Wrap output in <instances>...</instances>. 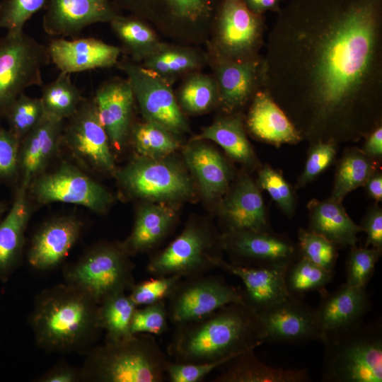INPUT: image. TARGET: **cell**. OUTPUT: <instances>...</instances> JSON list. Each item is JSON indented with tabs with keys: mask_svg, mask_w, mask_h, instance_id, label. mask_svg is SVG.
<instances>
[{
	"mask_svg": "<svg viewBox=\"0 0 382 382\" xmlns=\"http://www.w3.org/2000/svg\"><path fill=\"white\" fill-rule=\"evenodd\" d=\"M248 349L233 357L221 366L214 382H309L311 377L306 368L271 366Z\"/></svg>",
	"mask_w": 382,
	"mask_h": 382,
	"instance_id": "30",
	"label": "cell"
},
{
	"mask_svg": "<svg viewBox=\"0 0 382 382\" xmlns=\"http://www.w3.org/2000/svg\"><path fill=\"white\" fill-rule=\"evenodd\" d=\"M257 315L265 342L301 344L321 340L315 308L301 298L289 295Z\"/></svg>",
	"mask_w": 382,
	"mask_h": 382,
	"instance_id": "18",
	"label": "cell"
},
{
	"mask_svg": "<svg viewBox=\"0 0 382 382\" xmlns=\"http://www.w3.org/2000/svg\"><path fill=\"white\" fill-rule=\"evenodd\" d=\"M368 195L376 202L382 200V173L378 168L364 185Z\"/></svg>",
	"mask_w": 382,
	"mask_h": 382,
	"instance_id": "56",
	"label": "cell"
},
{
	"mask_svg": "<svg viewBox=\"0 0 382 382\" xmlns=\"http://www.w3.org/2000/svg\"><path fill=\"white\" fill-rule=\"evenodd\" d=\"M28 187L21 183L12 205L0 221V281L6 282L19 265L30 216Z\"/></svg>",
	"mask_w": 382,
	"mask_h": 382,
	"instance_id": "28",
	"label": "cell"
},
{
	"mask_svg": "<svg viewBox=\"0 0 382 382\" xmlns=\"http://www.w3.org/2000/svg\"><path fill=\"white\" fill-rule=\"evenodd\" d=\"M298 239L300 257L328 272H335L338 248L332 243L320 234L302 228L299 231Z\"/></svg>",
	"mask_w": 382,
	"mask_h": 382,
	"instance_id": "43",
	"label": "cell"
},
{
	"mask_svg": "<svg viewBox=\"0 0 382 382\" xmlns=\"http://www.w3.org/2000/svg\"><path fill=\"white\" fill-rule=\"evenodd\" d=\"M50 62L47 47L24 31L0 38V118L25 89L43 85L42 69Z\"/></svg>",
	"mask_w": 382,
	"mask_h": 382,
	"instance_id": "9",
	"label": "cell"
},
{
	"mask_svg": "<svg viewBox=\"0 0 382 382\" xmlns=\"http://www.w3.org/2000/svg\"><path fill=\"white\" fill-rule=\"evenodd\" d=\"M221 235L204 222L192 221L165 249L152 257L146 271L154 276L177 274L182 278L207 274L222 257Z\"/></svg>",
	"mask_w": 382,
	"mask_h": 382,
	"instance_id": "8",
	"label": "cell"
},
{
	"mask_svg": "<svg viewBox=\"0 0 382 382\" xmlns=\"http://www.w3.org/2000/svg\"><path fill=\"white\" fill-rule=\"evenodd\" d=\"M86 354L81 369L82 381L161 382L166 378L168 360L152 335L105 341Z\"/></svg>",
	"mask_w": 382,
	"mask_h": 382,
	"instance_id": "4",
	"label": "cell"
},
{
	"mask_svg": "<svg viewBox=\"0 0 382 382\" xmlns=\"http://www.w3.org/2000/svg\"><path fill=\"white\" fill-rule=\"evenodd\" d=\"M47 47L50 62L67 74L116 66L121 48L93 37H54Z\"/></svg>",
	"mask_w": 382,
	"mask_h": 382,
	"instance_id": "21",
	"label": "cell"
},
{
	"mask_svg": "<svg viewBox=\"0 0 382 382\" xmlns=\"http://www.w3.org/2000/svg\"><path fill=\"white\" fill-rule=\"evenodd\" d=\"M378 168V161L368 156L361 149H347L337 164L330 198L342 202L348 193L364 186Z\"/></svg>",
	"mask_w": 382,
	"mask_h": 382,
	"instance_id": "36",
	"label": "cell"
},
{
	"mask_svg": "<svg viewBox=\"0 0 382 382\" xmlns=\"http://www.w3.org/2000/svg\"><path fill=\"white\" fill-rule=\"evenodd\" d=\"M246 7L253 13L264 15L267 11L278 13L281 3L284 0H242Z\"/></svg>",
	"mask_w": 382,
	"mask_h": 382,
	"instance_id": "55",
	"label": "cell"
},
{
	"mask_svg": "<svg viewBox=\"0 0 382 382\" xmlns=\"http://www.w3.org/2000/svg\"><path fill=\"white\" fill-rule=\"evenodd\" d=\"M221 1L112 0L173 42L197 47L209 42Z\"/></svg>",
	"mask_w": 382,
	"mask_h": 382,
	"instance_id": "6",
	"label": "cell"
},
{
	"mask_svg": "<svg viewBox=\"0 0 382 382\" xmlns=\"http://www.w3.org/2000/svg\"><path fill=\"white\" fill-rule=\"evenodd\" d=\"M175 221V210L165 203L144 204L137 211L130 235L122 244L129 255L149 251L166 237Z\"/></svg>",
	"mask_w": 382,
	"mask_h": 382,
	"instance_id": "32",
	"label": "cell"
},
{
	"mask_svg": "<svg viewBox=\"0 0 382 382\" xmlns=\"http://www.w3.org/2000/svg\"><path fill=\"white\" fill-rule=\"evenodd\" d=\"M47 0H3L0 2V28L10 33L23 31L26 22L44 8Z\"/></svg>",
	"mask_w": 382,
	"mask_h": 382,
	"instance_id": "47",
	"label": "cell"
},
{
	"mask_svg": "<svg viewBox=\"0 0 382 382\" xmlns=\"http://www.w3.org/2000/svg\"><path fill=\"white\" fill-rule=\"evenodd\" d=\"M265 30L264 15L250 11L242 0H222L207 50L236 61L259 59Z\"/></svg>",
	"mask_w": 382,
	"mask_h": 382,
	"instance_id": "11",
	"label": "cell"
},
{
	"mask_svg": "<svg viewBox=\"0 0 382 382\" xmlns=\"http://www.w3.org/2000/svg\"><path fill=\"white\" fill-rule=\"evenodd\" d=\"M336 146L337 144L331 141L311 144L303 170L295 185L296 189L313 181L333 163Z\"/></svg>",
	"mask_w": 382,
	"mask_h": 382,
	"instance_id": "49",
	"label": "cell"
},
{
	"mask_svg": "<svg viewBox=\"0 0 382 382\" xmlns=\"http://www.w3.org/2000/svg\"><path fill=\"white\" fill-rule=\"evenodd\" d=\"M364 139L362 151L368 156L379 161L382 156V123L374 127Z\"/></svg>",
	"mask_w": 382,
	"mask_h": 382,
	"instance_id": "54",
	"label": "cell"
},
{
	"mask_svg": "<svg viewBox=\"0 0 382 382\" xmlns=\"http://www.w3.org/2000/svg\"><path fill=\"white\" fill-rule=\"evenodd\" d=\"M307 260L300 257L291 263L285 273V286L290 296L302 299L305 294L318 291L320 295L327 292L325 286L334 276Z\"/></svg>",
	"mask_w": 382,
	"mask_h": 382,
	"instance_id": "41",
	"label": "cell"
},
{
	"mask_svg": "<svg viewBox=\"0 0 382 382\" xmlns=\"http://www.w3.org/2000/svg\"><path fill=\"white\" fill-rule=\"evenodd\" d=\"M99 120L110 144L120 149L132 127L134 94L127 79L114 77L103 82L93 97Z\"/></svg>",
	"mask_w": 382,
	"mask_h": 382,
	"instance_id": "20",
	"label": "cell"
},
{
	"mask_svg": "<svg viewBox=\"0 0 382 382\" xmlns=\"http://www.w3.org/2000/svg\"><path fill=\"white\" fill-rule=\"evenodd\" d=\"M289 266L254 267L236 265L222 257L215 267L240 278L243 284L242 301L257 314L287 298L285 273Z\"/></svg>",
	"mask_w": 382,
	"mask_h": 382,
	"instance_id": "22",
	"label": "cell"
},
{
	"mask_svg": "<svg viewBox=\"0 0 382 382\" xmlns=\"http://www.w3.org/2000/svg\"><path fill=\"white\" fill-rule=\"evenodd\" d=\"M309 229L327 238L338 249L356 245L362 228L349 216L342 202L330 198L312 199L308 204Z\"/></svg>",
	"mask_w": 382,
	"mask_h": 382,
	"instance_id": "31",
	"label": "cell"
},
{
	"mask_svg": "<svg viewBox=\"0 0 382 382\" xmlns=\"http://www.w3.org/2000/svg\"><path fill=\"white\" fill-rule=\"evenodd\" d=\"M64 120L44 114L37 125L21 141L18 171L21 183L29 187L40 173L62 139Z\"/></svg>",
	"mask_w": 382,
	"mask_h": 382,
	"instance_id": "27",
	"label": "cell"
},
{
	"mask_svg": "<svg viewBox=\"0 0 382 382\" xmlns=\"http://www.w3.org/2000/svg\"><path fill=\"white\" fill-rule=\"evenodd\" d=\"M381 254L382 250L351 246L346 261L345 283L355 287L366 288Z\"/></svg>",
	"mask_w": 382,
	"mask_h": 382,
	"instance_id": "44",
	"label": "cell"
},
{
	"mask_svg": "<svg viewBox=\"0 0 382 382\" xmlns=\"http://www.w3.org/2000/svg\"><path fill=\"white\" fill-rule=\"evenodd\" d=\"M44 114L40 98L23 93L9 106L4 117L8 124V130L21 142L41 120Z\"/></svg>",
	"mask_w": 382,
	"mask_h": 382,
	"instance_id": "42",
	"label": "cell"
},
{
	"mask_svg": "<svg viewBox=\"0 0 382 382\" xmlns=\"http://www.w3.org/2000/svg\"><path fill=\"white\" fill-rule=\"evenodd\" d=\"M82 381L81 369L68 364H59L38 378L40 382H76Z\"/></svg>",
	"mask_w": 382,
	"mask_h": 382,
	"instance_id": "53",
	"label": "cell"
},
{
	"mask_svg": "<svg viewBox=\"0 0 382 382\" xmlns=\"http://www.w3.org/2000/svg\"><path fill=\"white\" fill-rule=\"evenodd\" d=\"M117 178L129 194L149 201L175 202L194 195V185L187 171L167 157L139 156L121 168Z\"/></svg>",
	"mask_w": 382,
	"mask_h": 382,
	"instance_id": "10",
	"label": "cell"
},
{
	"mask_svg": "<svg viewBox=\"0 0 382 382\" xmlns=\"http://www.w3.org/2000/svg\"><path fill=\"white\" fill-rule=\"evenodd\" d=\"M223 250L232 264L254 267L289 266L300 258L297 244L267 231H237L221 234Z\"/></svg>",
	"mask_w": 382,
	"mask_h": 382,
	"instance_id": "16",
	"label": "cell"
},
{
	"mask_svg": "<svg viewBox=\"0 0 382 382\" xmlns=\"http://www.w3.org/2000/svg\"><path fill=\"white\" fill-rule=\"evenodd\" d=\"M225 194L219 209L223 233L270 230L259 187L250 177L241 176Z\"/></svg>",
	"mask_w": 382,
	"mask_h": 382,
	"instance_id": "24",
	"label": "cell"
},
{
	"mask_svg": "<svg viewBox=\"0 0 382 382\" xmlns=\"http://www.w3.org/2000/svg\"><path fill=\"white\" fill-rule=\"evenodd\" d=\"M140 64L173 84L180 77L208 65V57L207 52L199 47L162 42Z\"/></svg>",
	"mask_w": 382,
	"mask_h": 382,
	"instance_id": "33",
	"label": "cell"
},
{
	"mask_svg": "<svg viewBox=\"0 0 382 382\" xmlns=\"http://www.w3.org/2000/svg\"><path fill=\"white\" fill-rule=\"evenodd\" d=\"M175 96L183 113L202 114L218 106V88L214 76L199 71L184 77Z\"/></svg>",
	"mask_w": 382,
	"mask_h": 382,
	"instance_id": "37",
	"label": "cell"
},
{
	"mask_svg": "<svg viewBox=\"0 0 382 382\" xmlns=\"http://www.w3.org/2000/svg\"><path fill=\"white\" fill-rule=\"evenodd\" d=\"M265 342L258 315L243 301L176 326L167 352L179 363L228 361Z\"/></svg>",
	"mask_w": 382,
	"mask_h": 382,
	"instance_id": "2",
	"label": "cell"
},
{
	"mask_svg": "<svg viewBox=\"0 0 382 382\" xmlns=\"http://www.w3.org/2000/svg\"><path fill=\"white\" fill-rule=\"evenodd\" d=\"M116 66L126 75L146 121L158 124L177 136L188 132L172 83L128 57L118 61Z\"/></svg>",
	"mask_w": 382,
	"mask_h": 382,
	"instance_id": "12",
	"label": "cell"
},
{
	"mask_svg": "<svg viewBox=\"0 0 382 382\" xmlns=\"http://www.w3.org/2000/svg\"><path fill=\"white\" fill-rule=\"evenodd\" d=\"M134 265L122 243L95 245L64 270L66 284L80 290L98 305L134 284Z\"/></svg>",
	"mask_w": 382,
	"mask_h": 382,
	"instance_id": "7",
	"label": "cell"
},
{
	"mask_svg": "<svg viewBox=\"0 0 382 382\" xmlns=\"http://www.w3.org/2000/svg\"><path fill=\"white\" fill-rule=\"evenodd\" d=\"M249 105L245 125L255 138L276 146L302 140L291 120L266 90L257 91Z\"/></svg>",
	"mask_w": 382,
	"mask_h": 382,
	"instance_id": "25",
	"label": "cell"
},
{
	"mask_svg": "<svg viewBox=\"0 0 382 382\" xmlns=\"http://www.w3.org/2000/svg\"><path fill=\"white\" fill-rule=\"evenodd\" d=\"M168 311L166 301L135 309L130 325L132 335L149 334L159 335L168 328Z\"/></svg>",
	"mask_w": 382,
	"mask_h": 382,
	"instance_id": "48",
	"label": "cell"
},
{
	"mask_svg": "<svg viewBox=\"0 0 382 382\" xmlns=\"http://www.w3.org/2000/svg\"><path fill=\"white\" fill-rule=\"evenodd\" d=\"M130 135L137 151L141 156L168 157L180 146L177 135L158 124L146 120L132 125Z\"/></svg>",
	"mask_w": 382,
	"mask_h": 382,
	"instance_id": "40",
	"label": "cell"
},
{
	"mask_svg": "<svg viewBox=\"0 0 382 382\" xmlns=\"http://www.w3.org/2000/svg\"><path fill=\"white\" fill-rule=\"evenodd\" d=\"M70 75L60 72L55 80L42 86L40 98L45 115L64 120L79 108L83 98Z\"/></svg>",
	"mask_w": 382,
	"mask_h": 382,
	"instance_id": "38",
	"label": "cell"
},
{
	"mask_svg": "<svg viewBox=\"0 0 382 382\" xmlns=\"http://www.w3.org/2000/svg\"><path fill=\"white\" fill-rule=\"evenodd\" d=\"M62 139L83 163L102 171H111L115 161L110 141L93 98H84L68 118Z\"/></svg>",
	"mask_w": 382,
	"mask_h": 382,
	"instance_id": "17",
	"label": "cell"
},
{
	"mask_svg": "<svg viewBox=\"0 0 382 382\" xmlns=\"http://www.w3.org/2000/svg\"><path fill=\"white\" fill-rule=\"evenodd\" d=\"M8 209L9 207L5 202L0 201V221L2 219L3 216L6 214Z\"/></svg>",
	"mask_w": 382,
	"mask_h": 382,
	"instance_id": "57",
	"label": "cell"
},
{
	"mask_svg": "<svg viewBox=\"0 0 382 382\" xmlns=\"http://www.w3.org/2000/svg\"><path fill=\"white\" fill-rule=\"evenodd\" d=\"M44 8L43 30L55 37H74L85 28L109 23L121 14L111 0H47Z\"/></svg>",
	"mask_w": 382,
	"mask_h": 382,
	"instance_id": "19",
	"label": "cell"
},
{
	"mask_svg": "<svg viewBox=\"0 0 382 382\" xmlns=\"http://www.w3.org/2000/svg\"><path fill=\"white\" fill-rule=\"evenodd\" d=\"M362 231L366 233L365 247L382 250V209L378 205L373 206L363 219Z\"/></svg>",
	"mask_w": 382,
	"mask_h": 382,
	"instance_id": "52",
	"label": "cell"
},
{
	"mask_svg": "<svg viewBox=\"0 0 382 382\" xmlns=\"http://www.w3.org/2000/svg\"><path fill=\"white\" fill-rule=\"evenodd\" d=\"M322 381H382V324L379 319L323 335Z\"/></svg>",
	"mask_w": 382,
	"mask_h": 382,
	"instance_id": "5",
	"label": "cell"
},
{
	"mask_svg": "<svg viewBox=\"0 0 382 382\" xmlns=\"http://www.w3.org/2000/svg\"><path fill=\"white\" fill-rule=\"evenodd\" d=\"M109 24L122 45V52L137 63H141L162 43L156 30L133 14H120Z\"/></svg>",
	"mask_w": 382,
	"mask_h": 382,
	"instance_id": "35",
	"label": "cell"
},
{
	"mask_svg": "<svg viewBox=\"0 0 382 382\" xmlns=\"http://www.w3.org/2000/svg\"><path fill=\"white\" fill-rule=\"evenodd\" d=\"M209 139L219 144L233 160L252 166L257 158L246 136L241 113L221 115L193 140Z\"/></svg>",
	"mask_w": 382,
	"mask_h": 382,
	"instance_id": "34",
	"label": "cell"
},
{
	"mask_svg": "<svg viewBox=\"0 0 382 382\" xmlns=\"http://www.w3.org/2000/svg\"><path fill=\"white\" fill-rule=\"evenodd\" d=\"M167 301L168 320L176 327L242 301V291L221 277L204 274L182 278Z\"/></svg>",
	"mask_w": 382,
	"mask_h": 382,
	"instance_id": "13",
	"label": "cell"
},
{
	"mask_svg": "<svg viewBox=\"0 0 382 382\" xmlns=\"http://www.w3.org/2000/svg\"><path fill=\"white\" fill-rule=\"evenodd\" d=\"M82 228V222L69 215L44 224L30 241L28 250L30 265L42 271L57 267L78 241Z\"/></svg>",
	"mask_w": 382,
	"mask_h": 382,
	"instance_id": "23",
	"label": "cell"
},
{
	"mask_svg": "<svg viewBox=\"0 0 382 382\" xmlns=\"http://www.w3.org/2000/svg\"><path fill=\"white\" fill-rule=\"evenodd\" d=\"M315 308L319 329L323 334L352 326L364 321L371 306L366 288L343 284L332 293L321 295Z\"/></svg>",
	"mask_w": 382,
	"mask_h": 382,
	"instance_id": "26",
	"label": "cell"
},
{
	"mask_svg": "<svg viewBox=\"0 0 382 382\" xmlns=\"http://www.w3.org/2000/svg\"><path fill=\"white\" fill-rule=\"evenodd\" d=\"M195 141L183 149L185 164L196 178L202 196L207 200L216 199L229 188L231 168L212 146Z\"/></svg>",
	"mask_w": 382,
	"mask_h": 382,
	"instance_id": "29",
	"label": "cell"
},
{
	"mask_svg": "<svg viewBox=\"0 0 382 382\" xmlns=\"http://www.w3.org/2000/svg\"><path fill=\"white\" fill-rule=\"evenodd\" d=\"M135 283L129 291V297L139 306L166 301L182 277L177 274L155 276Z\"/></svg>",
	"mask_w": 382,
	"mask_h": 382,
	"instance_id": "45",
	"label": "cell"
},
{
	"mask_svg": "<svg viewBox=\"0 0 382 382\" xmlns=\"http://www.w3.org/2000/svg\"><path fill=\"white\" fill-rule=\"evenodd\" d=\"M28 188L39 202L74 204L97 213L105 212L112 202V195L104 187L66 163L39 176Z\"/></svg>",
	"mask_w": 382,
	"mask_h": 382,
	"instance_id": "14",
	"label": "cell"
},
{
	"mask_svg": "<svg viewBox=\"0 0 382 382\" xmlns=\"http://www.w3.org/2000/svg\"><path fill=\"white\" fill-rule=\"evenodd\" d=\"M277 13L264 89L302 140L364 138L382 123V0H291Z\"/></svg>",
	"mask_w": 382,
	"mask_h": 382,
	"instance_id": "1",
	"label": "cell"
},
{
	"mask_svg": "<svg viewBox=\"0 0 382 382\" xmlns=\"http://www.w3.org/2000/svg\"><path fill=\"white\" fill-rule=\"evenodd\" d=\"M20 141L0 126V180H11L18 173Z\"/></svg>",
	"mask_w": 382,
	"mask_h": 382,
	"instance_id": "51",
	"label": "cell"
},
{
	"mask_svg": "<svg viewBox=\"0 0 382 382\" xmlns=\"http://www.w3.org/2000/svg\"><path fill=\"white\" fill-rule=\"evenodd\" d=\"M98 308L88 295L66 283L42 291L30 316L37 345L47 352L87 353L102 330Z\"/></svg>",
	"mask_w": 382,
	"mask_h": 382,
	"instance_id": "3",
	"label": "cell"
},
{
	"mask_svg": "<svg viewBox=\"0 0 382 382\" xmlns=\"http://www.w3.org/2000/svg\"><path fill=\"white\" fill-rule=\"evenodd\" d=\"M226 361H228L219 360L204 363H179L168 361L166 377L170 382H199Z\"/></svg>",
	"mask_w": 382,
	"mask_h": 382,
	"instance_id": "50",
	"label": "cell"
},
{
	"mask_svg": "<svg viewBox=\"0 0 382 382\" xmlns=\"http://www.w3.org/2000/svg\"><path fill=\"white\" fill-rule=\"evenodd\" d=\"M207 54L217 85L218 106L226 115L240 113L255 93L264 89L263 56L253 60L236 61L209 50Z\"/></svg>",
	"mask_w": 382,
	"mask_h": 382,
	"instance_id": "15",
	"label": "cell"
},
{
	"mask_svg": "<svg viewBox=\"0 0 382 382\" xmlns=\"http://www.w3.org/2000/svg\"><path fill=\"white\" fill-rule=\"evenodd\" d=\"M137 307L126 292L110 296L99 304L100 325L106 332L105 341H118L132 335L130 325Z\"/></svg>",
	"mask_w": 382,
	"mask_h": 382,
	"instance_id": "39",
	"label": "cell"
},
{
	"mask_svg": "<svg viewBox=\"0 0 382 382\" xmlns=\"http://www.w3.org/2000/svg\"><path fill=\"white\" fill-rule=\"evenodd\" d=\"M257 185L270 194L288 217L294 215L296 204L294 191L280 173L265 165L258 173Z\"/></svg>",
	"mask_w": 382,
	"mask_h": 382,
	"instance_id": "46",
	"label": "cell"
}]
</instances>
